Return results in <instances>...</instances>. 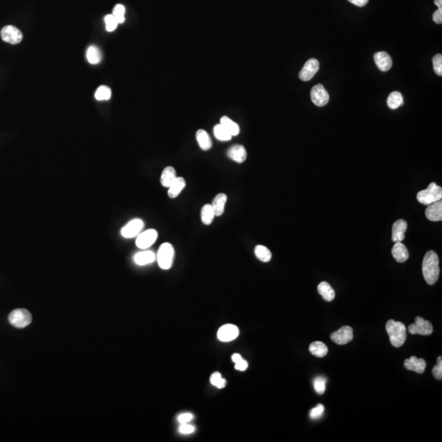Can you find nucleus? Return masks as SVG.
Here are the masks:
<instances>
[{
	"label": "nucleus",
	"mask_w": 442,
	"mask_h": 442,
	"mask_svg": "<svg viewBox=\"0 0 442 442\" xmlns=\"http://www.w3.org/2000/svg\"><path fill=\"white\" fill-rule=\"evenodd\" d=\"M423 278L429 285L436 283L440 274L439 268V258L437 254L434 251H427L423 258Z\"/></svg>",
	"instance_id": "1"
},
{
	"label": "nucleus",
	"mask_w": 442,
	"mask_h": 442,
	"mask_svg": "<svg viewBox=\"0 0 442 442\" xmlns=\"http://www.w3.org/2000/svg\"><path fill=\"white\" fill-rule=\"evenodd\" d=\"M386 330L393 347L403 346L406 340V327L404 323L389 319L386 324Z\"/></svg>",
	"instance_id": "2"
},
{
	"label": "nucleus",
	"mask_w": 442,
	"mask_h": 442,
	"mask_svg": "<svg viewBox=\"0 0 442 442\" xmlns=\"http://www.w3.org/2000/svg\"><path fill=\"white\" fill-rule=\"evenodd\" d=\"M442 190L440 186L436 183H430L429 186L426 190L419 192L417 194V199L420 203L423 205L432 204L433 202L441 200Z\"/></svg>",
	"instance_id": "3"
},
{
	"label": "nucleus",
	"mask_w": 442,
	"mask_h": 442,
	"mask_svg": "<svg viewBox=\"0 0 442 442\" xmlns=\"http://www.w3.org/2000/svg\"><path fill=\"white\" fill-rule=\"evenodd\" d=\"M174 257V250L172 245L165 242L161 245L157 255L158 265L162 270H169L172 266Z\"/></svg>",
	"instance_id": "4"
},
{
	"label": "nucleus",
	"mask_w": 442,
	"mask_h": 442,
	"mask_svg": "<svg viewBox=\"0 0 442 442\" xmlns=\"http://www.w3.org/2000/svg\"><path fill=\"white\" fill-rule=\"evenodd\" d=\"M9 321L13 327L23 328L31 323V314L26 309H16L9 314Z\"/></svg>",
	"instance_id": "5"
},
{
	"label": "nucleus",
	"mask_w": 442,
	"mask_h": 442,
	"mask_svg": "<svg viewBox=\"0 0 442 442\" xmlns=\"http://www.w3.org/2000/svg\"><path fill=\"white\" fill-rule=\"evenodd\" d=\"M408 329L411 334H419L422 336H429L433 333L432 323L419 316L415 318V323L409 326Z\"/></svg>",
	"instance_id": "6"
},
{
	"label": "nucleus",
	"mask_w": 442,
	"mask_h": 442,
	"mask_svg": "<svg viewBox=\"0 0 442 442\" xmlns=\"http://www.w3.org/2000/svg\"><path fill=\"white\" fill-rule=\"evenodd\" d=\"M1 38L3 41L11 45H17L22 41L23 34L16 26H6L1 30Z\"/></svg>",
	"instance_id": "7"
},
{
	"label": "nucleus",
	"mask_w": 442,
	"mask_h": 442,
	"mask_svg": "<svg viewBox=\"0 0 442 442\" xmlns=\"http://www.w3.org/2000/svg\"><path fill=\"white\" fill-rule=\"evenodd\" d=\"M311 98L313 103L317 106H324L329 101V95L326 91L325 88L321 84H318L312 88L311 91Z\"/></svg>",
	"instance_id": "8"
},
{
	"label": "nucleus",
	"mask_w": 442,
	"mask_h": 442,
	"mask_svg": "<svg viewBox=\"0 0 442 442\" xmlns=\"http://www.w3.org/2000/svg\"><path fill=\"white\" fill-rule=\"evenodd\" d=\"M158 234L157 230H148L138 234L137 237V247L140 249H147L154 244V242L158 239Z\"/></svg>",
	"instance_id": "9"
},
{
	"label": "nucleus",
	"mask_w": 442,
	"mask_h": 442,
	"mask_svg": "<svg viewBox=\"0 0 442 442\" xmlns=\"http://www.w3.org/2000/svg\"><path fill=\"white\" fill-rule=\"evenodd\" d=\"M143 226H144V223L142 219H132L126 226H124L121 229V235L126 238H134L140 234Z\"/></svg>",
	"instance_id": "10"
},
{
	"label": "nucleus",
	"mask_w": 442,
	"mask_h": 442,
	"mask_svg": "<svg viewBox=\"0 0 442 442\" xmlns=\"http://www.w3.org/2000/svg\"><path fill=\"white\" fill-rule=\"evenodd\" d=\"M354 337L352 327L350 326H343L338 331L334 332L330 338L333 342L338 345L347 344L351 342Z\"/></svg>",
	"instance_id": "11"
},
{
	"label": "nucleus",
	"mask_w": 442,
	"mask_h": 442,
	"mask_svg": "<svg viewBox=\"0 0 442 442\" xmlns=\"http://www.w3.org/2000/svg\"><path fill=\"white\" fill-rule=\"evenodd\" d=\"M319 69V62L315 58H311L305 63L303 68L299 73V78L302 81H309L315 77Z\"/></svg>",
	"instance_id": "12"
},
{
	"label": "nucleus",
	"mask_w": 442,
	"mask_h": 442,
	"mask_svg": "<svg viewBox=\"0 0 442 442\" xmlns=\"http://www.w3.org/2000/svg\"><path fill=\"white\" fill-rule=\"evenodd\" d=\"M239 335V329L234 324H226L219 327L217 338L221 342H228L236 339Z\"/></svg>",
	"instance_id": "13"
},
{
	"label": "nucleus",
	"mask_w": 442,
	"mask_h": 442,
	"mask_svg": "<svg viewBox=\"0 0 442 442\" xmlns=\"http://www.w3.org/2000/svg\"><path fill=\"white\" fill-rule=\"evenodd\" d=\"M228 158L237 163H243L247 157V151L242 145H234L227 151Z\"/></svg>",
	"instance_id": "14"
},
{
	"label": "nucleus",
	"mask_w": 442,
	"mask_h": 442,
	"mask_svg": "<svg viewBox=\"0 0 442 442\" xmlns=\"http://www.w3.org/2000/svg\"><path fill=\"white\" fill-rule=\"evenodd\" d=\"M404 365L406 370L415 371L418 374H421L425 371L427 363L422 358L419 359L416 356H411L410 359H406L404 360Z\"/></svg>",
	"instance_id": "15"
},
{
	"label": "nucleus",
	"mask_w": 442,
	"mask_h": 442,
	"mask_svg": "<svg viewBox=\"0 0 442 442\" xmlns=\"http://www.w3.org/2000/svg\"><path fill=\"white\" fill-rule=\"evenodd\" d=\"M374 61L379 70L382 71H387L392 66V59L391 56L386 52H379L374 56Z\"/></svg>",
	"instance_id": "16"
},
{
	"label": "nucleus",
	"mask_w": 442,
	"mask_h": 442,
	"mask_svg": "<svg viewBox=\"0 0 442 442\" xmlns=\"http://www.w3.org/2000/svg\"><path fill=\"white\" fill-rule=\"evenodd\" d=\"M426 217L431 221H440L442 219L441 200L428 205L425 211Z\"/></svg>",
	"instance_id": "17"
},
{
	"label": "nucleus",
	"mask_w": 442,
	"mask_h": 442,
	"mask_svg": "<svg viewBox=\"0 0 442 442\" xmlns=\"http://www.w3.org/2000/svg\"><path fill=\"white\" fill-rule=\"evenodd\" d=\"M407 230V223L404 219H398L392 226V241L394 242H401L404 239V233Z\"/></svg>",
	"instance_id": "18"
},
{
	"label": "nucleus",
	"mask_w": 442,
	"mask_h": 442,
	"mask_svg": "<svg viewBox=\"0 0 442 442\" xmlns=\"http://www.w3.org/2000/svg\"><path fill=\"white\" fill-rule=\"evenodd\" d=\"M391 254L396 262L403 263L409 259V251L401 242H395Z\"/></svg>",
	"instance_id": "19"
},
{
	"label": "nucleus",
	"mask_w": 442,
	"mask_h": 442,
	"mask_svg": "<svg viewBox=\"0 0 442 442\" xmlns=\"http://www.w3.org/2000/svg\"><path fill=\"white\" fill-rule=\"evenodd\" d=\"M157 259L155 253L152 251H140L135 254L134 261L138 266H146L153 263Z\"/></svg>",
	"instance_id": "20"
},
{
	"label": "nucleus",
	"mask_w": 442,
	"mask_h": 442,
	"mask_svg": "<svg viewBox=\"0 0 442 442\" xmlns=\"http://www.w3.org/2000/svg\"><path fill=\"white\" fill-rule=\"evenodd\" d=\"M227 199V196L225 194H219L215 196L211 204L213 210L215 211V216H221L223 215Z\"/></svg>",
	"instance_id": "21"
},
{
	"label": "nucleus",
	"mask_w": 442,
	"mask_h": 442,
	"mask_svg": "<svg viewBox=\"0 0 442 442\" xmlns=\"http://www.w3.org/2000/svg\"><path fill=\"white\" fill-rule=\"evenodd\" d=\"M186 186V182L185 179L182 177H177L176 179H174L170 187L168 188V195L170 198H175L180 194L181 192L183 191Z\"/></svg>",
	"instance_id": "22"
},
{
	"label": "nucleus",
	"mask_w": 442,
	"mask_h": 442,
	"mask_svg": "<svg viewBox=\"0 0 442 442\" xmlns=\"http://www.w3.org/2000/svg\"><path fill=\"white\" fill-rule=\"evenodd\" d=\"M176 178V171L174 167L167 166L162 171L161 175V183L164 187L169 188Z\"/></svg>",
	"instance_id": "23"
},
{
	"label": "nucleus",
	"mask_w": 442,
	"mask_h": 442,
	"mask_svg": "<svg viewBox=\"0 0 442 442\" xmlns=\"http://www.w3.org/2000/svg\"><path fill=\"white\" fill-rule=\"evenodd\" d=\"M196 138H197L199 147L202 150L207 151L212 147V141H211V137L209 136V134L204 130H198L197 134H196Z\"/></svg>",
	"instance_id": "24"
},
{
	"label": "nucleus",
	"mask_w": 442,
	"mask_h": 442,
	"mask_svg": "<svg viewBox=\"0 0 442 442\" xmlns=\"http://www.w3.org/2000/svg\"><path fill=\"white\" fill-rule=\"evenodd\" d=\"M309 351H310V352L313 355H315L316 357L323 358L325 355H327V352H328V349H327V346L323 342L317 341V342H312L310 345Z\"/></svg>",
	"instance_id": "25"
},
{
	"label": "nucleus",
	"mask_w": 442,
	"mask_h": 442,
	"mask_svg": "<svg viewBox=\"0 0 442 442\" xmlns=\"http://www.w3.org/2000/svg\"><path fill=\"white\" fill-rule=\"evenodd\" d=\"M318 291L323 298V300H325L326 302H332L335 298V291L327 282H321L319 283L318 286Z\"/></svg>",
	"instance_id": "26"
},
{
	"label": "nucleus",
	"mask_w": 442,
	"mask_h": 442,
	"mask_svg": "<svg viewBox=\"0 0 442 442\" xmlns=\"http://www.w3.org/2000/svg\"><path fill=\"white\" fill-rule=\"evenodd\" d=\"M215 216V211L213 210L212 206L211 204H206L202 206V211H201V219H202V223L206 226H210L214 220Z\"/></svg>",
	"instance_id": "27"
},
{
	"label": "nucleus",
	"mask_w": 442,
	"mask_h": 442,
	"mask_svg": "<svg viewBox=\"0 0 442 442\" xmlns=\"http://www.w3.org/2000/svg\"><path fill=\"white\" fill-rule=\"evenodd\" d=\"M219 124L226 128L232 136H237L240 132V129H239L238 124L235 123L234 121H232L228 117H221L220 123Z\"/></svg>",
	"instance_id": "28"
},
{
	"label": "nucleus",
	"mask_w": 442,
	"mask_h": 442,
	"mask_svg": "<svg viewBox=\"0 0 442 442\" xmlns=\"http://www.w3.org/2000/svg\"><path fill=\"white\" fill-rule=\"evenodd\" d=\"M404 103V99L399 92H392L387 98V105L391 109H396Z\"/></svg>",
	"instance_id": "29"
},
{
	"label": "nucleus",
	"mask_w": 442,
	"mask_h": 442,
	"mask_svg": "<svg viewBox=\"0 0 442 442\" xmlns=\"http://www.w3.org/2000/svg\"><path fill=\"white\" fill-rule=\"evenodd\" d=\"M255 254L257 259L262 262H269L272 258L271 251L262 245H257L255 247Z\"/></svg>",
	"instance_id": "30"
},
{
	"label": "nucleus",
	"mask_w": 442,
	"mask_h": 442,
	"mask_svg": "<svg viewBox=\"0 0 442 442\" xmlns=\"http://www.w3.org/2000/svg\"><path fill=\"white\" fill-rule=\"evenodd\" d=\"M87 59L89 62L93 64V65H95V64L100 62L101 59H102V55H101V52L98 49V48L92 45V46H90L88 49Z\"/></svg>",
	"instance_id": "31"
},
{
	"label": "nucleus",
	"mask_w": 442,
	"mask_h": 442,
	"mask_svg": "<svg viewBox=\"0 0 442 442\" xmlns=\"http://www.w3.org/2000/svg\"><path fill=\"white\" fill-rule=\"evenodd\" d=\"M214 134H215V138L220 141H229L233 137L221 124L216 125L214 127Z\"/></svg>",
	"instance_id": "32"
},
{
	"label": "nucleus",
	"mask_w": 442,
	"mask_h": 442,
	"mask_svg": "<svg viewBox=\"0 0 442 442\" xmlns=\"http://www.w3.org/2000/svg\"><path fill=\"white\" fill-rule=\"evenodd\" d=\"M112 96V90L106 85H102L98 87L95 93V98L98 101L109 100Z\"/></svg>",
	"instance_id": "33"
},
{
	"label": "nucleus",
	"mask_w": 442,
	"mask_h": 442,
	"mask_svg": "<svg viewBox=\"0 0 442 442\" xmlns=\"http://www.w3.org/2000/svg\"><path fill=\"white\" fill-rule=\"evenodd\" d=\"M326 383L327 379L323 376L316 377L314 379V388L317 394L323 395L326 390Z\"/></svg>",
	"instance_id": "34"
},
{
	"label": "nucleus",
	"mask_w": 442,
	"mask_h": 442,
	"mask_svg": "<svg viewBox=\"0 0 442 442\" xmlns=\"http://www.w3.org/2000/svg\"><path fill=\"white\" fill-rule=\"evenodd\" d=\"M210 381H211V383L213 386H215V387L219 388V389H222V388L226 387V380L222 378L219 373L215 372L212 374Z\"/></svg>",
	"instance_id": "35"
},
{
	"label": "nucleus",
	"mask_w": 442,
	"mask_h": 442,
	"mask_svg": "<svg viewBox=\"0 0 442 442\" xmlns=\"http://www.w3.org/2000/svg\"><path fill=\"white\" fill-rule=\"evenodd\" d=\"M125 13H126V9L123 5H116L113 9V15L115 17L118 24L123 23L125 21Z\"/></svg>",
	"instance_id": "36"
},
{
	"label": "nucleus",
	"mask_w": 442,
	"mask_h": 442,
	"mask_svg": "<svg viewBox=\"0 0 442 442\" xmlns=\"http://www.w3.org/2000/svg\"><path fill=\"white\" fill-rule=\"evenodd\" d=\"M105 24H106V30L108 32L114 31L117 29L118 26V22L117 19L113 14H108L106 15L104 18Z\"/></svg>",
	"instance_id": "37"
},
{
	"label": "nucleus",
	"mask_w": 442,
	"mask_h": 442,
	"mask_svg": "<svg viewBox=\"0 0 442 442\" xmlns=\"http://www.w3.org/2000/svg\"><path fill=\"white\" fill-rule=\"evenodd\" d=\"M432 63H433L434 71L439 77L442 76V55L441 54H436L433 58H432Z\"/></svg>",
	"instance_id": "38"
},
{
	"label": "nucleus",
	"mask_w": 442,
	"mask_h": 442,
	"mask_svg": "<svg viewBox=\"0 0 442 442\" xmlns=\"http://www.w3.org/2000/svg\"><path fill=\"white\" fill-rule=\"evenodd\" d=\"M323 412H324V406L322 404H318L316 407L311 410L310 417L311 419H319L323 416Z\"/></svg>",
	"instance_id": "39"
},
{
	"label": "nucleus",
	"mask_w": 442,
	"mask_h": 442,
	"mask_svg": "<svg viewBox=\"0 0 442 442\" xmlns=\"http://www.w3.org/2000/svg\"><path fill=\"white\" fill-rule=\"evenodd\" d=\"M432 374H433V376L435 377V379H437V380H441L442 379V357L441 356H439L437 358V363H436V365L434 366V368L432 369Z\"/></svg>",
	"instance_id": "40"
},
{
	"label": "nucleus",
	"mask_w": 442,
	"mask_h": 442,
	"mask_svg": "<svg viewBox=\"0 0 442 442\" xmlns=\"http://www.w3.org/2000/svg\"><path fill=\"white\" fill-rule=\"evenodd\" d=\"M179 431L183 435H190V434L194 433L195 427L193 425H190L189 423H183V424H181Z\"/></svg>",
	"instance_id": "41"
},
{
	"label": "nucleus",
	"mask_w": 442,
	"mask_h": 442,
	"mask_svg": "<svg viewBox=\"0 0 442 442\" xmlns=\"http://www.w3.org/2000/svg\"><path fill=\"white\" fill-rule=\"evenodd\" d=\"M193 419H194V415L190 414V413H185V414H181L180 415H179V417H178V421H179L181 424H183V423H190Z\"/></svg>",
	"instance_id": "42"
},
{
	"label": "nucleus",
	"mask_w": 442,
	"mask_h": 442,
	"mask_svg": "<svg viewBox=\"0 0 442 442\" xmlns=\"http://www.w3.org/2000/svg\"><path fill=\"white\" fill-rule=\"evenodd\" d=\"M248 368V363L245 359H242L240 361L235 363V369L238 371H245Z\"/></svg>",
	"instance_id": "43"
},
{
	"label": "nucleus",
	"mask_w": 442,
	"mask_h": 442,
	"mask_svg": "<svg viewBox=\"0 0 442 442\" xmlns=\"http://www.w3.org/2000/svg\"><path fill=\"white\" fill-rule=\"evenodd\" d=\"M432 19L436 24H441L442 22V9H438L432 15Z\"/></svg>",
	"instance_id": "44"
},
{
	"label": "nucleus",
	"mask_w": 442,
	"mask_h": 442,
	"mask_svg": "<svg viewBox=\"0 0 442 442\" xmlns=\"http://www.w3.org/2000/svg\"><path fill=\"white\" fill-rule=\"evenodd\" d=\"M348 1L352 5H356L358 7L365 6L369 2V0H348Z\"/></svg>",
	"instance_id": "45"
},
{
	"label": "nucleus",
	"mask_w": 442,
	"mask_h": 442,
	"mask_svg": "<svg viewBox=\"0 0 442 442\" xmlns=\"http://www.w3.org/2000/svg\"><path fill=\"white\" fill-rule=\"evenodd\" d=\"M242 359V357L239 354H234V355H232V360H233L234 363H238V362L240 361Z\"/></svg>",
	"instance_id": "46"
},
{
	"label": "nucleus",
	"mask_w": 442,
	"mask_h": 442,
	"mask_svg": "<svg viewBox=\"0 0 442 442\" xmlns=\"http://www.w3.org/2000/svg\"><path fill=\"white\" fill-rule=\"evenodd\" d=\"M434 3L438 7V9H442V0H435Z\"/></svg>",
	"instance_id": "47"
}]
</instances>
